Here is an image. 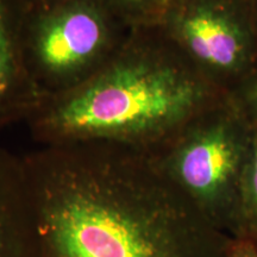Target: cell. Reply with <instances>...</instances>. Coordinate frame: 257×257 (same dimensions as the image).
Listing matches in <instances>:
<instances>
[{
	"label": "cell",
	"instance_id": "cell-5",
	"mask_svg": "<svg viewBox=\"0 0 257 257\" xmlns=\"http://www.w3.org/2000/svg\"><path fill=\"white\" fill-rule=\"evenodd\" d=\"M251 11V0H189L170 8L159 25L214 86V79L245 60V18Z\"/></svg>",
	"mask_w": 257,
	"mask_h": 257
},
{
	"label": "cell",
	"instance_id": "cell-7",
	"mask_svg": "<svg viewBox=\"0 0 257 257\" xmlns=\"http://www.w3.org/2000/svg\"><path fill=\"white\" fill-rule=\"evenodd\" d=\"M0 257H34V229L23 156L0 146Z\"/></svg>",
	"mask_w": 257,
	"mask_h": 257
},
{
	"label": "cell",
	"instance_id": "cell-14",
	"mask_svg": "<svg viewBox=\"0 0 257 257\" xmlns=\"http://www.w3.org/2000/svg\"><path fill=\"white\" fill-rule=\"evenodd\" d=\"M256 101H257V89H256Z\"/></svg>",
	"mask_w": 257,
	"mask_h": 257
},
{
	"label": "cell",
	"instance_id": "cell-13",
	"mask_svg": "<svg viewBox=\"0 0 257 257\" xmlns=\"http://www.w3.org/2000/svg\"><path fill=\"white\" fill-rule=\"evenodd\" d=\"M252 11H257V0H251Z\"/></svg>",
	"mask_w": 257,
	"mask_h": 257
},
{
	"label": "cell",
	"instance_id": "cell-11",
	"mask_svg": "<svg viewBox=\"0 0 257 257\" xmlns=\"http://www.w3.org/2000/svg\"><path fill=\"white\" fill-rule=\"evenodd\" d=\"M21 2L27 11V16H30L50 11L72 0H21Z\"/></svg>",
	"mask_w": 257,
	"mask_h": 257
},
{
	"label": "cell",
	"instance_id": "cell-4",
	"mask_svg": "<svg viewBox=\"0 0 257 257\" xmlns=\"http://www.w3.org/2000/svg\"><path fill=\"white\" fill-rule=\"evenodd\" d=\"M217 111L205 112L152 156L202 216L231 236L251 137Z\"/></svg>",
	"mask_w": 257,
	"mask_h": 257
},
{
	"label": "cell",
	"instance_id": "cell-2",
	"mask_svg": "<svg viewBox=\"0 0 257 257\" xmlns=\"http://www.w3.org/2000/svg\"><path fill=\"white\" fill-rule=\"evenodd\" d=\"M214 86L160 25L128 31L85 83L46 99L25 120L40 146L107 143L149 155L214 106Z\"/></svg>",
	"mask_w": 257,
	"mask_h": 257
},
{
	"label": "cell",
	"instance_id": "cell-9",
	"mask_svg": "<svg viewBox=\"0 0 257 257\" xmlns=\"http://www.w3.org/2000/svg\"><path fill=\"white\" fill-rule=\"evenodd\" d=\"M127 30L159 25L169 0H99Z\"/></svg>",
	"mask_w": 257,
	"mask_h": 257
},
{
	"label": "cell",
	"instance_id": "cell-8",
	"mask_svg": "<svg viewBox=\"0 0 257 257\" xmlns=\"http://www.w3.org/2000/svg\"><path fill=\"white\" fill-rule=\"evenodd\" d=\"M231 237L257 240V134L250 138L249 155L240 182Z\"/></svg>",
	"mask_w": 257,
	"mask_h": 257
},
{
	"label": "cell",
	"instance_id": "cell-10",
	"mask_svg": "<svg viewBox=\"0 0 257 257\" xmlns=\"http://www.w3.org/2000/svg\"><path fill=\"white\" fill-rule=\"evenodd\" d=\"M229 257H257V240L232 238Z\"/></svg>",
	"mask_w": 257,
	"mask_h": 257
},
{
	"label": "cell",
	"instance_id": "cell-6",
	"mask_svg": "<svg viewBox=\"0 0 257 257\" xmlns=\"http://www.w3.org/2000/svg\"><path fill=\"white\" fill-rule=\"evenodd\" d=\"M25 21L21 0H0V130L27 120L43 100L25 61Z\"/></svg>",
	"mask_w": 257,
	"mask_h": 257
},
{
	"label": "cell",
	"instance_id": "cell-12",
	"mask_svg": "<svg viewBox=\"0 0 257 257\" xmlns=\"http://www.w3.org/2000/svg\"><path fill=\"white\" fill-rule=\"evenodd\" d=\"M189 0H169V6H168V10L170 8H173V6L175 5H180V4H184V3H187Z\"/></svg>",
	"mask_w": 257,
	"mask_h": 257
},
{
	"label": "cell",
	"instance_id": "cell-3",
	"mask_svg": "<svg viewBox=\"0 0 257 257\" xmlns=\"http://www.w3.org/2000/svg\"><path fill=\"white\" fill-rule=\"evenodd\" d=\"M128 31L99 0H72L27 16L25 61L42 99L72 91L94 76Z\"/></svg>",
	"mask_w": 257,
	"mask_h": 257
},
{
	"label": "cell",
	"instance_id": "cell-1",
	"mask_svg": "<svg viewBox=\"0 0 257 257\" xmlns=\"http://www.w3.org/2000/svg\"><path fill=\"white\" fill-rule=\"evenodd\" d=\"M34 257H229L214 227L147 153L107 143L23 156Z\"/></svg>",
	"mask_w": 257,
	"mask_h": 257
}]
</instances>
